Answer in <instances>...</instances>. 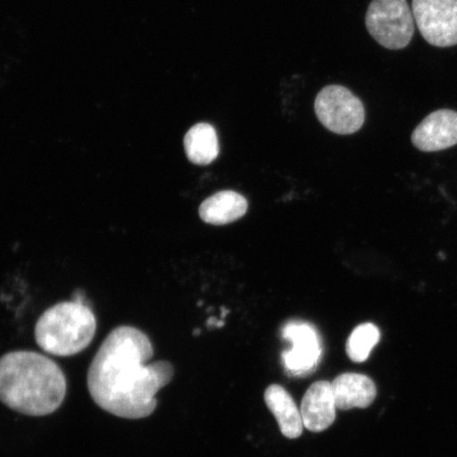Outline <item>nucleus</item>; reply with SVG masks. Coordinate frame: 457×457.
Listing matches in <instances>:
<instances>
[{
	"label": "nucleus",
	"mask_w": 457,
	"mask_h": 457,
	"mask_svg": "<svg viewBox=\"0 0 457 457\" xmlns=\"http://www.w3.org/2000/svg\"><path fill=\"white\" fill-rule=\"evenodd\" d=\"M413 11L407 0H371L365 26L382 47L400 50L412 41L415 30Z\"/></svg>",
	"instance_id": "nucleus-4"
},
{
	"label": "nucleus",
	"mask_w": 457,
	"mask_h": 457,
	"mask_svg": "<svg viewBox=\"0 0 457 457\" xmlns=\"http://www.w3.org/2000/svg\"><path fill=\"white\" fill-rule=\"evenodd\" d=\"M380 341V331L373 323L359 325L346 343L347 356L353 362L367 361L370 353Z\"/></svg>",
	"instance_id": "nucleus-14"
},
{
	"label": "nucleus",
	"mask_w": 457,
	"mask_h": 457,
	"mask_svg": "<svg viewBox=\"0 0 457 457\" xmlns=\"http://www.w3.org/2000/svg\"><path fill=\"white\" fill-rule=\"evenodd\" d=\"M265 403L268 409L276 417L278 425L285 437L295 439L302 436L303 424L301 410L295 400L281 386L272 385L265 392Z\"/></svg>",
	"instance_id": "nucleus-12"
},
{
	"label": "nucleus",
	"mask_w": 457,
	"mask_h": 457,
	"mask_svg": "<svg viewBox=\"0 0 457 457\" xmlns=\"http://www.w3.org/2000/svg\"><path fill=\"white\" fill-rule=\"evenodd\" d=\"M300 410L308 431L322 432L333 425L337 405L331 382H314L303 397Z\"/></svg>",
	"instance_id": "nucleus-9"
},
{
	"label": "nucleus",
	"mask_w": 457,
	"mask_h": 457,
	"mask_svg": "<svg viewBox=\"0 0 457 457\" xmlns=\"http://www.w3.org/2000/svg\"><path fill=\"white\" fill-rule=\"evenodd\" d=\"M412 142L422 152L447 150L457 145V112L441 110L428 114L415 129Z\"/></svg>",
	"instance_id": "nucleus-8"
},
{
	"label": "nucleus",
	"mask_w": 457,
	"mask_h": 457,
	"mask_svg": "<svg viewBox=\"0 0 457 457\" xmlns=\"http://www.w3.org/2000/svg\"><path fill=\"white\" fill-rule=\"evenodd\" d=\"M314 112L324 128L338 135L355 134L365 121L361 100L340 85H328L320 91Z\"/></svg>",
	"instance_id": "nucleus-5"
},
{
	"label": "nucleus",
	"mask_w": 457,
	"mask_h": 457,
	"mask_svg": "<svg viewBox=\"0 0 457 457\" xmlns=\"http://www.w3.org/2000/svg\"><path fill=\"white\" fill-rule=\"evenodd\" d=\"M337 409H367L377 396L375 382L370 377L357 373H345L331 382Z\"/></svg>",
	"instance_id": "nucleus-10"
},
{
	"label": "nucleus",
	"mask_w": 457,
	"mask_h": 457,
	"mask_svg": "<svg viewBox=\"0 0 457 457\" xmlns=\"http://www.w3.org/2000/svg\"><path fill=\"white\" fill-rule=\"evenodd\" d=\"M187 157L194 164L208 165L219 157V137L212 125L198 123L185 137Z\"/></svg>",
	"instance_id": "nucleus-13"
},
{
	"label": "nucleus",
	"mask_w": 457,
	"mask_h": 457,
	"mask_svg": "<svg viewBox=\"0 0 457 457\" xmlns=\"http://www.w3.org/2000/svg\"><path fill=\"white\" fill-rule=\"evenodd\" d=\"M247 210V199L241 194L221 191L204 200L200 205L199 215L207 224L224 226L242 219Z\"/></svg>",
	"instance_id": "nucleus-11"
},
{
	"label": "nucleus",
	"mask_w": 457,
	"mask_h": 457,
	"mask_svg": "<svg viewBox=\"0 0 457 457\" xmlns=\"http://www.w3.org/2000/svg\"><path fill=\"white\" fill-rule=\"evenodd\" d=\"M283 337L291 342V350L282 353L287 373L304 377L316 370L322 358V341L317 329L305 322H290L283 328Z\"/></svg>",
	"instance_id": "nucleus-7"
},
{
	"label": "nucleus",
	"mask_w": 457,
	"mask_h": 457,
	"mask_svg": "<svg viewBox=\"0 0 457 457\" xmlns=\"http://www.w3.org/2000/svg\"><path fill=\"white\" fill-rule=\"evenodd\" d=\"M67 380L54 360L31 351L0 357V402L28 416L53 414L64 402Z\"/></svg>",
	"instance_id": "nucleus-2"
},
{
	"label": "nucleus",
	"mask_w": 457,
	"mask_h": 457,
	"mask_svg": "<svg viewBox=\"0 0 457 457\" xmlns=\"http://www.w3.org/2000/svg\"><path fill=\"white\" fill-rule=\"evenodd\" d=\"M412 11L428 44L441 48L457 45V0H413Z\"/></svg>",
	"instance_id": "nucleus-6"
},
{
	"label": "nucleus",
	"mask_w": 457,
	"mask_h": 457,
	"mask_svg": "<svg viewBox=\"0 0 457 457\" xmlns=\"http://www.w3.org/2000/svg\"><path fill=\"white\" fill-rule=\"evenodd\" d=\"M96 330V319L91 308L72 300L48 308L37 320L34 336L44 352L71 357L90 345Z\"/></svg>",
	"instance_id": "nucleus-3"
},
{
	"label": "nucleus",
	"mask_w": 457,
	"mask_h": 457,
	"mask_svg": "<svg viewBox=\"0 0 457 457\" xmlns=\"http://www.w3.org/2000/svg\"><path fill=\"white\" fill-rule=\"evenodd\" d=\"M150 338L138 328L119 327L103 341L91 362L88 390L102 410L121 419L141 420L157 408L156 394L174 377L168 361L147 363Z\"/></svg>",
	"instance_id": "nucleus-1"
}]
</instances>
